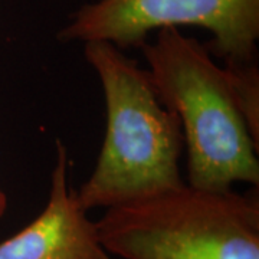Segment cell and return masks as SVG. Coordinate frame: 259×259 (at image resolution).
Instances as JSON below:
<instances>
[{
	"label": "cell",
	"instance_id": "cell-1",
	"mask_svg": "<svg viewBox=\"0 0 259 259\" xmlns=\"http://www.w3.org/2000/svg\"><path fill=\"white\" fill-rule=\"evenodd\" d=\"M83 54L101 82L107 128L95 168L76 190L79 206L110 209L185 185L182 125L160 101L147 69L104 40L83 44Z\"/></svg>",
	"mask_w": 259,
	"mask_h": 259
},
{
	"label": "cell",
	"instance_id": "cell-2",
	"mask_svg": "<svg viewBox=\"0 0 259 259\" xmlns=\"http://www.w3.org/2000/svg\"><path fill=\"white\" fill-rule=\"evenodd\" d=\"M148 76L160 101L180 121L187 185L229 190L235 183L259 185V146L233 98L223 66L197 39L179 28L158 29L141 45Z\"/></svg>",
	"mask_w": 259,
	"mask_h": 259
},
{
	"label": "cell",
	"instance_id": "cell-3",
	"mask_svg": "<svg viewBox=\"0 0 259 259\" xmlns=\"http://www.w3.org/2000/svg\"><path fill=\"white\" fill-rule=\"evenodd\" d=\"M108 252L122 259H259V202L249 194L185 183L105 209L95 222Z\"/></svg>",
	"mask_w": 259,
	"mask_h": 259
},
{
	"label": "cell",
	"instance_id": "cell-4",
	"mask_svg": "<svg viewBox=\"0 0 259 259\" xmlns=\"http://www.w3.org/2000/svg\"><path fill=\"white\" fill-rule=\"evenodd\" d=\"M199 26L212 32L209 52L228 64L256 61L259 0H95L58 32L61 42H110L140 48L150 32Z\"/></svg>",
	"mask_w": 259,
	"mask_h": 259
},
{
	"label": "cell",
	"instance_id": "cell-5",
	"mask_svg": "<svg viewBox=\"0 0 259 259\" xmlns=\"http://www.w3.org/2000/svg\"><path fill=\"white\" fill-rule=\"evenodd\" d=\"M55 148L47 206L26 228L0 243V259H110L97 225L78 203L68 148L61 140Z\"/></svg>",
	"mask_w": 259,
	"mask_h": 259
},
{
	"label": "cell",
	"instance_id": "cell-6",
	"mask_svg": "<svg viewBox=\"0 0 259 259\" xmlns=\"http://www.w3.org/2000/svg\"><path fill=\"white\" fill-rule=\"evenodd\" d=\"M231 85L233 98L249 128L253 141L259 146V68L256 61L223 66Z\"/></svg>",
	"mask_w": 259,
	"mask_h": 259
},
{
	"label": "cell",
	"instance_id": "cell-7",
	"mask_svg": "<svg viewBox=\"0 0 259 259\" xmlns=\"http://www.w3.org/2000/svg\"><path fill=\"white\" fill-rule=\"evenodd\" d=\"M6 207H8V197L3 193V190L0 189V219L3 218V214L6 212Z\"/></svg>",
	"mask_w": 259,
	"mask_h": 259
}]
</instances>
